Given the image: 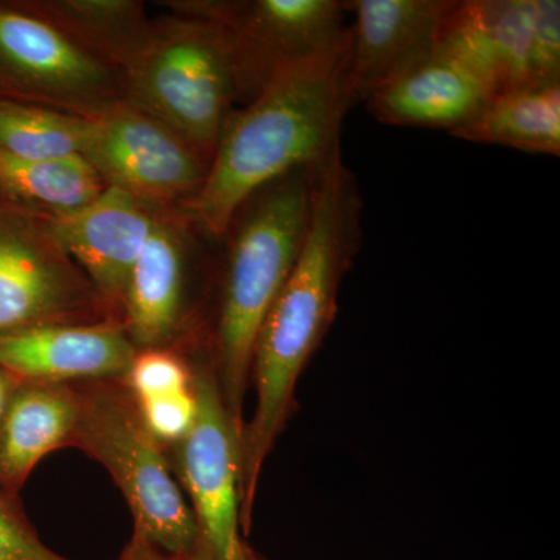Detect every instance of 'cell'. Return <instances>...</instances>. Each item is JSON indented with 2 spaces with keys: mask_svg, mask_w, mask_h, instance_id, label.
Segmentation results:
<instances>
[{
  "mask_svg": "<svg viewBox=\"0 0 560 560\" xmlns=\"http://www.w3.org/2000/svg\"><path fill=\"white\" fill-rule=\"evenodd\" d=\"M242 560H270L260 556L259 552L254 551L248 544L243 545Z\"/></svg>",
  "mask_w": 560,
  "mask_h": 560,
  "instance_id": "4316f807",
  "label": "cell"
},
{
  "mask_svg": "<svg viewBox=\"0 0 560 560\" xmlns=\"http://www.w3.org/2000/svg\"><path fill=\"white\" fill-rule=\"evenodd\" d=\"M493 95L474 70L434 47L383 84L366 108L390 127L436 128L452 135L474 120Z\"/></svg>",
  "mask_w": 560,
  "mask_h": 560,
  "instance_id": "9a60e30c",
  "label": "cell"
},
{
  "mask_svg": "<svg viewBox=\"0 0 560 560\" xmlns=\"http://www.w3.org/2000/svg\"><path fill=\"white\" fill-rule=\"evenodd\" d=\"M136 353L120 320L49 324L0 337V364L21 382L124 378Z\"/></svg>",
  "mask_w": 560,
  "mask_h": 560,
  "instance_id": "5bb4252c",
  "label": "cell"
},
{
  "mask_svg": "<svg viewBox=\"0 0 560 560\" xmlns=\"http://www.w3.org/2000/svg\"><path fill=\"white\" fill-rule=\"evenodd\" d=\"M324 165L298 168L261 187L235 213L223 238L213 374L241 436L254 342L304 246Z\"/></svg>",
  "mask_w": 560,
  "mask_h": 560,
  "instance_id": "3957f363",
  "label": "cell"
},
{
  "mask_svg": "<svg viewBox=\"0 0 560 560\" xmlns=\"http://www.w3.org/2000/svg\"><path fill=\"white\" fill-rule=\"evenodd\" d=\"M0 560H70L43 544L16 504L0 489Z\"/></svg>",
  "mask_w": 560,
  "mask_h": 560,
  "instance_id": "cb8c5ba5",
  "label": "cell"
},
{
  "mask_svg": "<svg viewBox=\"0 0 560 560\" xmlns=\"http://www.w3.org/2000/svg\"><path fill=\"white\" fill-rule=\"evenodd\" d=\"M98 320L117 319L51 235L46 215L0 200V337Z\"/></svg>",
  "mask_w": 560,
  "mask_h": 560,
  "instance_id": "8992f818",
  "label": "cell"
},
{
  "mask_svg": "<svg viewBox=\"0 0 560 560\" xmlns=\"http://www.w3.org/2000/svg\"><path fill=\"white\" fill-rule=\"evenodd\" d=\"M160 210L117 187L75 212L47 217L49 231L121 323L125 291Z\"/></svg>",
  "mask_w": 560,
  "mask_h": 560,
  "instance_id": "7c38bea8",
  "label": "cell"
},
{
  "mask_svg": "<svg viewBox=\"0 0 560 560\" xmlns=\"http://www.w3.org/2000/svg\"><path fill=\"white\" fill-rule=\"evenodd\" d=\"M178 219L160 210L128 280L121 324L138 350L168 348L183 320L189 241Z\"/></svg>",
  "mask_w": 560,
  "mask_h": 560,
  "instance_id": "2e32d148",
  "label": "cell"
},
{
  "mask_svg": "<svg viewBox=\"0 0 560 560\" xmlns=\"http://www.w3.org/2000/svg\"><path fill=\"white\" fill-rule=\"evenodd\" d=\"M348 36L331 49L278 70L221 128L201 189L187 215L223 241L238 209L261 187L304 167H320L341 150L352 108Z\"/></svg>",
  "mask_w": 560,
  "mask_h": 560,
  "instance_id": "7a4b0ae2",
  "label": "cell"
},
{
  "mask_svg": "<svg viewBox=\"0 0 560 560\" xmlns=\"http://www.w3.org/2000/svg\"><path fill=\"white\" fill-rule=\"evenodd\" d=\"M140 416L154 440L164 445H175L189 434L197 419V397L194 386L184 393L145 401H136Z\"/></svg>",
  "mask_w": 560,
  "mask_h": 560,
  "instance_id": "603a6c76",
  "label": "cell"
},
{
  "mask_svg": "<svg viewBox=\"0 0 560 560\" xmlns=\"http://www.w3.org/2000/svg\"><path fill=\"white\" fill-rule=\"evenodd\" d=\"M219 24L230 47L238 102L248 103L278 70L331 49L348 36L341 0H178Z\"/></svg>",
  "mask_w": 560,
  "mask_h": 560,
  "instance_id": "9c48e42d",
  "label": "cell"
},
{
  "mask_svg": "<svg viewBox=\"0 0 560 560\" xmlns=\"http://www.w3.org/2000/svg\"><path fill=\"white\" fill-rule=\"evenodd\" d=\"M75 388L79 419L70 445L109 471L130 506L136 534L167 555L200 560L194 514L127 385L114 378Z\"/></svg>",
  "mask_w": 560,
  "mask_h": 560,
  "instance_id": "5b68a950",
  "label": "cell"
},
{
  "mask_svg": "<svg viewBox=\"0 0 560 560\" xmlns=\"http://www.w3.org/2000/svg\"><path fill=\"white\" fill-rule=\"evenodd\" d=\"M84 54L124 73L145 47L153 20L138 0H22Z\"/></svg>",
  "mask_w": 560,
  "mask_h": 560,
  "instance_id": "ac0fdd59",
  "label": "cell"
},
{
  "mask_svg": "<svg viewBox=\"0 0 560 560\" xmlns=\"http://www.w3.org/2000/svg\"><path fill=\"white\" fill-rule=\"evenodd\" d=\"M438 49L488 83L493 94L560 83L558 0H458Z\"/></svg>",
  "mask_w": 560,
  "mask_h": 560,
  "instance_id": "ba28073f",
  "label": "cell"
},
{
  "mask_svg": "<svg viewBox=\"0 0 560 560\" xmlns=\"http://www.w3.org/2000/svg\"><path fill=\"white\" fill-rule=\"evenodd\" d=\"M361 198L341 150L320 171L311 226L289 279L261 323L250 378L256 411L241 441V523L249 533L265 460L285 429L294 389L337 313L342 278L352 267L361 237Z\"/></svg>",
  "mask_w": 560,
  "mask_h": 560,
  "instance_id": "6da1fadb",
  "label": "cell"
},
{
  "mask_svg": "<svg viewBox=\"0 0 560 560\" xmlns=\"http://www.w3.org/2000/svg\"><path fill=\"white\" fill-rule=\"evenodd\" d=\"M197 419L173 445L176 469L190 497L200 560H242L241 433L224 407L213 370L194 368Z\"/></svg>",
  "mask_w": 560,
  "mask_h": 560,
  "instance_id": "30bf717a",
  "label": "cell"
},
{
  "mask_svg": "<svg viewBox=\"0 0 560 560\" xmlns=\"http://www.w3.org/2000/svg\"><path fill=\"white\" fill-rule=\"evenodd\" d=\"M453 138L526 153L560 154V83L501 92Z\"/></svg>",
  "mask_w": 560,
  "mask_h": 560,
  "instance_id": "d6986e66",
  "label": "cell"
},
{
  "mask_svg": "<svg viewBox=\"0 0 560 560\" xmlns=\"http://www.w3.org/2000/svg\"><path fill=\"white\" fill-rule=\"evenodd\" d=\"M117 560H191L178 558V556L167 555V552L158 550L149 540L143 539L139 534H132L130 544L125 547L124 552Z\"/></svg>",
  "mask_w": 560,
  "mask_h": 560,
  "instance_id": "d4e9b609",
  "label": "cell"
},
{
  "mask_svg": "<svg viewBox=\"0 0 560 560\" xmlns=\"http://www.w3.org/2000/svg\"><path fill=\"white\" fill-rule=\"evenodd\" d=\"M21 381H18L9 370L0 364V420L5 415L7 407H9L11 397L14 390L20 386Z\"/></svg>",
  "mask_w": 560,
  "mask_h": 560,
  "instance_id": "484cf974",
  "label": "cell"
},
{
  "mask_svg": "<svg viewBox=\"0 0 560 560\" xmlns=\"http://www.w3.org/2000/svg\"><path fill=\"white\" fill-rule=\"evenodd\" d=\"M458 0H352L349 80L353 105L429 55Z\"/></svg>",
  "mask_w": 560,
  "mask_h": 560,
  "instance_id": "4fadbf2b",
  "label": "cell"
},
{
  "mask_svg": "<svg viewBox=\"0 0 560 560\" xmlns=\"http://www.w3.org/2000/svg\"><path fill=\"white\" fill-rule=\"evenodd\" d=\"M136 401L160 399L194 386V368L168 348L139 349L124 378Z\"/></svg>",
  "mask_w": 560,
  "mask_h": 560,
  "instance_id": "7402d4cb",
  "label": "cell"
},
{
  "mask_svg": "<svg viewBox=\"0 0 560 560\" xmlns=\"http://www.w3.org/2000/svg\"><path fill=\"white\" fill-rule=\"evenodd\" d=\"M79 407L73 383H20L0 420L3 492L16 497L44 456L70 445Z\"/></svg>",
  "mask_w": 560,
  "mask_h": 560,
  "instance_id": "e0dca14e",
  "label": "cell"
},
{
  "mask_svg": "<svg viewBox=\"0 0 560 560\" xmlns=\"http://www.w3.org/2000/svg\"><path fill=\"white\" fill-rule=\"evenodd\" d=\"M0 102L95 119L124 102L121 75L73 46L22 0H0Z\"/></svg>",
  "mask_w": 560,
  "mask_h": 560,
  "instance_id": "52a82bcc",
  "label": "cell"
},
{
  "mask_svg": "<svg viewBox=\"0 0 560 560\" xmlns=\"http://www.w3.org/2000/svg\"><path fill=\"white\" fill-rule=\"evenodd\" d=\"M91 119L25 103L0 102V150L22 160L83 158Z\"/></svg>",
  "mask_w": 560,
  "mask_h": 560,
  "instance_id": "44dd1931",
  "label": "cell"
},
{
  "mask_svg": "<svg viewBox=\"0 0 560 560\" xmlns=\"http://www.w3.org/2000/svg\"><path fill=\"white\" fill-rule=\"evenodd\" d=\"M83 158L106 186L168 210L189 205L210 165L171 128L125 102L91 119Z\"/></svg>",
  "mask_w": 560,
  "mask_h": 560,
  "instance_id": "8fae6325",
  "label": "cell"
},
{
  "mask_svg": "<svg viewBox=\"0 0 560 560\" xmlns=\"http://www.w3.org/2000/svg\"><path fill=\"white\" fill-rule=\"evenodd\" d=\"M139 57L121 73L124 102L171 128L212 160L238 102L230 47L219 24L165 2Z\"/></svg>",
  "mask_w": 560,
  "mask_h": 560,
  "instance_id": "277c9868",
  "label": "cell"
},
{
  "mask_svg": "<svg viewBox=\"0 0 560 560\" xmlns=\"http://www.w3.org/2000/svg\"><path fill=\"white\" fill-rule=\"evenodd\" d=\"M84 158L22 160L0 150V200L40 215H68L105 190Z\"/></svg>",
  "mask_w": 560,
  "mask_h": 560,
  "instance_id": "ffe728a7",
  "label": "cell"
}]
</instances>
